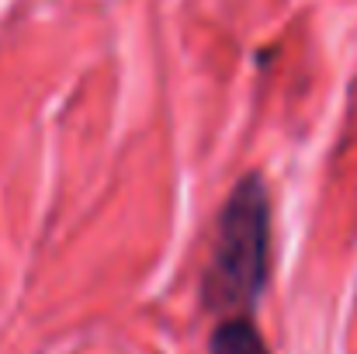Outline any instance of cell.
<instances>
[{"label": "cell", "mask_w": 357, "mask_h": 354, "mask_svg": "<svg viewBox=\"0 0 357 354\" xmlns=\"http://www.w3.org/2000/svg\"><path fill=\"white\" fill-rule=\"evenodd\" d=\"M271 267V198L260 174H246L226 198L208 260L202 271V306L208 313L243 316L257 306Z\"/></svg>", "instance_id": "1"}, {"label": "cell", "mask_w": 357, "mask_h": 354, "mask_svg": "<svg viewBox=\"0 0 357 354\" xmlns=\"http://www.w3.org/2000/svg\"><path fill=\"white\" fill-rule=\"evenodd\" d=\"M208 354H271L257 323L250 320V313L243 316H222L208 337Z\"/></svg>", "instance_id": "2"}]
</instances>
